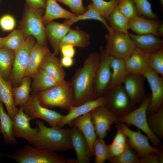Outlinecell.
<instances>
[{
    "instance_id": "8",
    "label": "cell",
    "mask_w": 163,
    "mask_h": 163,
    "mask_svg": "<svg viewBox=\"0 0 163 163\" xmlns=\"http://www.w3.org/2000/svg\"><path fill=\"white\" fill-rule=\"evenodd\" d=\"M108 32L105 36L107 41L105 51L113 57L126 59L136 47L133 42L128 34L117 32L113 29Z\"/></svg>"
},
{
    "instance_id": "57",
    "label": "cell",
    "mask_w": 163,
    "mask_h": 163,
    "mask_svg": "<svg viewBox=\"0 0 163 163\" xmlns=\"http://www.w3.org/2000/svg\"><path fill=\"white\" fill-rule=\"evenodd\" d=\"M2 0H0V3L1 2Z\"/></svg>"
},
{
    "instance_id": "51",
    "label": "cell",
    "mask_w": 163,
    "mask_h": 163,
    "mask_svg": "<svg viewBox=\"0 0 163 163\" xmlns=\"http://www.w3.org/2000/svg\"><path fill=\"white\" fill-rule=\"evenodd\" d=\"M60 64L63 68H69L74 64V60L73 58L62 56L59 60Z\"/></svg>"
},
{
    "instance_id": "52",
    "label": "cell",
    "mask_w": 163,
    "mask_h": 163,
    "mask_svg": "<svg viewBox=\"0 0 163 163\" xmlns=\"http://www.w3.org/2000/svg\"><path fill=\"white\" fill-rule=\"evenodd\" d=\"M160 163H163V152L162 150L157 153Z\"/></svg>"
},
{
    "instance_id": "34",
    "label": "cell",
    "mask_w": 163,
    "mask_h": 163,
    "mask_svg": "<svg viewBox=\"0 0 163 163\" xmlns=\"http://www.w3.org/2000/svg\"><path fill=\"white\" fill-rule=\"evenodd\" d=\"M88 19L97 20L105 26L108 32L113 29L107 24L105 19L102 18L94 7L92 3L88 6L86 11L81 14L76 15L70 19H66L63 23L69 26L78 21Z\"/></svg>"
},
{
    "instance_id": "18",
    "label": "cell",
    "mask_w": 163,
    "mask_h": 163,
    "mask_svg": "<svg viewBox=\"0 0 163 163\" xmlns=\"http://www.w3.org/2000/svg\"><path fill=\"white\" fill-rule=\"evenodd\" d=\"M106 102L104 96L86 102L79 105L72 106L68 113L63 116L58 123L57 126L62 128L67 124L69 125L74 119L83 115L95 108L105 105Z\"/></svg>"
},
{
    "instance_id": "3",
    "label": "cell",
    "mask_w": 163,
    "mask_h": 163,
    "mask_svg": "<svg viewBox=\"0 0 163 163\" xmlns=\"http://www.w3.org/2000/svg\"><path fill=\"white\" fill-rule=\"evenodd\" d=\"M35 94L41 105L47 108L59 107L69 111L73 106V92L69 81L65 80Z\"/></svg>"
},
{
    "instance_id": "20",
    "label": "cell",
    "mask_w": 163,
    "mask_h": 163,
    "mask_svg": "<svg viewBox=\"0 0 163 163\" xmlns=\"http://www.w3.org/2000/svg\"><path fill=\"white\" fill-rule=\"evenodd\" d=\"M128 35L135 46L148 54L163 49V40L152 34L137 35L128 33Z\"/></svg>"
},
{
    "instance_id": "39",
    "label": "cell",
    "mask_w": 163,
    "mask_h": 163,
    "mask_svg": "<svg viewBox=\"0 0 163 163\" xmlns=\"http://www.w3.org/2000/svg\"><path fill=\"white\" fill-rule=\"evenodd\" d=\"M119 0H91L95 10L103 18L107 19L117 8ZM106 20V19H105Z\"/></svg>"
},
{
    "instance_id": "29",
    "label": "cell",
    "mask_w": 163,
    "mask_h": 163,
    "mask_svg": "<svg viewBox=\"0 0 163 163\" xmlns=\"http://www.w3.org/2000/svg\"><path fill=\"white\" fill-rule=\"evenodd\" d=\"M31 79L25 76L20 84L12 87L14 104L16 107L23 106L28 101L31 91Z\"/></svg>"
},
{
    "instance_id": "55",
    "label": "cell",
    "mask_w": 163,
    "mask_h": 163,
    "mask_svg": "<svg viewBox=\"0 0 163 163\" xmlns=\"http://www.w3.org/2000/svg\"><path fill=\"white\" fill-rule=\"evenodd\" d=\"M160 3L162 6H163V0H160Z\"/></svg>"
},
{
    "instance_id": "35",
    "label": "cell",
    "mask_w": 163,
    "mask_h": 163,
    "mask_svg": "<svg viewBox=\"0 0 163 163\" xmlns=\"http://www.w3.org/2000/svg\"><path fill=\"white\" fill-rule=\"evenodd\" d=\"M107 19L109 22V25L114 31L128 34L129 19L119 11L117 7Z\"/></svg>"
},
{
    "instance_id": "28",
    "label": "cell",
    "mask_w": 163,
    "mask_h": 163,
    "mask_svg": "<svg viewBox=\"0 0 163 163\" xmlns=\"http://www.w3.org/2000/svg\"><path fill=\"white\" fill-rule=\"evenodd\" d=\"M110 67L111 78L108 90L123 85L129 74L126 69L124 59L112 56Z\"/></svg>"
},
{
    "instance_id": "15",
    "label": "cell",
    "mask_w": 163,
    "mask_h": 163,
    "mask_svg": "<svg viewBox=\"0 0 163 163\" xmlns=\"http://www.w3.org/2000/svg\"><path fill=\"white\" fill-rule=\"evenodd\" d=\"M31 120L25 113L22 106L19 108L13 120V131L15 137L24 139L32 144L34 142L38 128L31 127L30 122Z\"/></svg>"
},
{
    "instance_id": "43",
    "label": "cell",
    "mask_w": 163,
    "mask_h": 163,
    "mask_svg": "<svg viewBox=\"0 0 163 163\" xmlns=\"http://www.w3.org/2000/svg\"><path fill=\"white\" fill-rule=\"evenodd\" d=\"M152 69L158 75L163 77V49L149 54Z\"/></svg>"
},
{
    "instance_id": "56",
    "label": "cell",
    "mask_w": 163,
    "mask_h": 163,
    "mask_svg": "<svg viewBox=\"0 0 163 163\" xmlns=\"http://www.w3.org/2000/svg\"><path fill=\"white\" fill-rule=\"evenodd\" d=\"M2 155V154L0 152V158H1Z\"/></svg>"
},
{
    "instance_id": "9",
    "label": "cell",
    "mask_w": 163,
    "mask_h": 163,
    "mask_svg": "<svg viewBox=\"0 0 163 163\" xmlns=\"http://www.w3.org/2000/svg\"><path fill=\"white\" fill-rule=\"evenodd\" d=\"M35 43L34 37H28L26 38L23 46L15 53L13 64L8 80L12 87L19 85L25 76L30 52Z\"/></svg>"
},
{
    "instance_id": "49",
    "label": "cell",
    "mask_w": 163,
    "mask_h": 163,
    "mask_svg": "<svg viewBox=\"0 0 163 163\" xmlns=\"http://www.w3.org/2000/svg\"><path fill=\"white\" fill-rule=\"evenodd\" d=\"M60 52L62 56L73 58L75 54V50L73 46L66 44L61 46L59 48Z\"/></svg>"
},
{
    "instance_id": "25",
    "label": "cell",
    "mask_w": 163,
    "mask_h": 163,
    "mask_svg": "<svg viewBox=\"0 0 163 163\" xmlns=\"http://www.w3.org/2000/svg\"><path fill=\"white\" fill-rule=\"evenodd\" d=\"M40 68L58 82L65 80L66 72L64 68L56 55L50 52L44 58Z\"/></svg>"
},
{
    "instance_id": "54",
    "label": "cell",
    "mask_w": 163,
    "mask_h": 163,
    "mask_svg": "<svg viewBox=\"0 0 163 163\" xmlns=\"http://www.w3.org/2000/svg\"><path fill=\"white\" fill-rule=\"evenodd\" d=\"M2 37H0V49L2 48Z\"/></svg>"
},
{
    "instance_id": "31",
    "label": "cell",
    "mask_w": 163,
    "mask_h": 163,
    "mask_svg": "<svg viewBox=\"0 0 163 163\" xmlns=\"http://www.w3.org/2000/svg\"><path fill=\"white\" fill-rule=\"evenodd\" d=\"M31 78V91L34 94L45 90L59 83L40 68Z\"/></svg>"
},
{
    "instance_id": "48",
    "label": "cell",
    "mask_w": 163,
    "mask_h": 163,
    "mask_svg": "<svg viewBox=\"0 0 163 163\" xmlns=\"http://www.w3.org/2000/svg\"><path fill=\"white\" fill-rule=\"evenodd\" d=\"M139 157L140 163H160L156 153H149L139 156Z\"/></svg>"
},
{
    "instance_id": "2",
    "label": "cell",
    "mask_w": 163,
    "mask_h": 163,
    "mask_svg": "<svg viewBox=\"0 0 163 163\" xmlns=\"http://www.w3.org/2000/svg\"><path fill=\"white\" fill-rule=\"evenodd\" d=\"M38 131L34 142V147L42 150L55 152H64L73 149L70 129L57 126L49 127L43 121H36Z\"/></svg>"
},
{
    "instance_id": "27",
    "label": "cell",
    "mask_w": 163,
    "mask_h": 163,
    "mask_svg": "<svg viewBox=\"0 0 163 163\" xmlns=\"http://www.w3.org/2000/svg\"><path fill=\"white\" fill-rule=\"evenodd\" d=\"M12 85L9 80L4 79L0 75V101L5 104L8 114L13 120L19 109L14 104Z\"/></svg>"
},
{
    "instance_id": "26",
    "label": "cell",
    "mask_w": 163,
    "mask_h": 163,
    "mask_svg": "<svg viewBox=\"0 0 163 163\" xmlns=\"http://www.w3.org/2000/svg\"><path fill=\"white\" fill-rule=\"evenodd\" d=\"M46 10L42 17L43 22L44 25L58 18L70 19L76 15L64 9L57 2L56 0H46Z\"/></svg>"
},
{
    "instance_id": "14",
    "label": "cell",
    "mask_w": 163,
    "mask_h": 163,
    "mask_svg": "<svg viewBox=\"0 0 163 163\" xmlns=\"http://www.w3.org/2000/svg\"><path fill=\"white\" fill-rule=\"evenodd\" d=\"M120 123L128 139L127 142L129 147L133 149L139 156L151 152L157 153L161 150L150 145L148 137L142 134L139 129L137 131H133L128 128L125 123Z\"/></svg>"
},
{
    "instance_id": "45",
    "label": "cell",
    "mask_w": 163,
    "mask_h": 163,
    "mask_svg": "<svg viewBox=\"0 0 163 163\" xmlns=\"http://www.w3.org/2000/svg\"><path fill=\"white\" fill-rule=\"evenodd\" d=\"M16 24L15 18L10 14H5L0 18V28L4 31L13 30L15 27Z\"/></svg>"
},
{
    "instance_id": "6",
    "label": "cell",
    "mask_w": 163,
    "mask_h": 163,
    "mask_svg": "<svg viewBox=\"0 0 163 163\" xmlns=\"http://www.w3.org/2000/svg\"><path fill=\"white\" fill-rule=\"evenodd\" d=\"M44 9L36 10L26 7L21 23V30L26 38L29 36L35 38L37 42L47 45L45 27L43 20Z\"/></svg>"
},
{
    "instance_id": "42",
    "label": "cell",
    "mask_w": 163,
    "mask_h": 163,
    "mask_svg": "<svg viewBox=\"0 0 163 163\" xmlns=\"http://www.w3.org/2000/svg\"><path fill=\"white\" fill-rule=\"evenodd\" d=\"M117 7L129 20L139 15L132 0H119Z\"/></svg>"
},
{
    "instance_id": "40",
    "label": "cell",
    "mask_w": 163,
    "mask_h": 163,
    "mask_svg": "<svg viewBox=\"0 0 163 163\" xmlns=\"http://www.w3.org/2000/svg\"><path fill=\"white\" fill-rule=\"evenodd\" d=\"M109 161L111 163H140L138 155L130 147L120 155L113 157Z\"/></svg>"
},
{
    "instance_id": "12",
    "label": "cell",
    "mask_w": 163,
    "mask_h": 163,
    "mask_svg": "<svg viewBox=\"0 0 163 163\" xmlns=\"http://www.w3.org/2000/svg\"><path fill=\"white\" fill-rule=\"evenodd\" d=\"M91 118L98 138L104 139L114 123H119L118 118L105 105L97 107L90 112Z\"/></svg>"
},
{
    "instance_id": "17",
    "label": "cell",
    "mask_w": 163,
    "mask_h": 163,
    "mask_svg": "<svg viewBox=\"0 0 163 163\" xmlns=\"http://www.w3.org/2000/svg\"><path fill=\"white\" fill-rule=\"evenodd\" d=\"M70 136L72 145L76 155V163H89L91 158L86 140L80 130L71 123Z\"/></svg>"
},
{
    "instance_id": "30",
    "label": "cell",
    "mask_w": 163,
    "mask_h": 163,
    "mask_svg": "<svg viewBox=\"0 0 163 163\" xmlns=\"http://www.w3.org/2000/svg\"><path fill=\"white\" fill-rule=\"evenodd\" d=\"M0 132L3 135L4 142L8 145H14L17 143L13 131V121L3 108L0 101Z\"/></svg>"
},
{
    "instance_id": "11",
    "label": "cell",
    "mask_w": 163,
    "mask_h": 163,
    "mask_svg": "<svg viewBox=\"0 0 163 163\" xmlns=\"http://www.w3.org/2000/svg\"><path fill=\"white\" fill-rule=\"evenodd\" d=\"M22 107L25 113L31 120L37 118L43 120L50 127L57 126L63 116L55 110L42 105L36 94L33 93L27 102Z\"/></svg>"
},
{
    "instance_id": "16",
    "label": "cell",
    "mask_w": 163,
    "mask_h": 163,
    "mask_svg": "<svg viewBox=\"0 0 163 163\" xmlns=\"http://www.w3.org/2000/svg\"><path fill=\"white\" fill-rule=\"evenodd\" d=\"M145 79L143 75L129 73L123 84L132 101L139 105L142 103L146 95L144 88Z\"/></svg>"
},
{
    "instance_id": "47",
    "label": "cell",
    "mask_w": 163,
    "mask_h": 163,
    "mask_svg": "<svg viewBox=\"0 0 163 163\" xmlns=\"http://www.w3.org/2000/svg\"><path fill=\"white\" fill-rule=\"evenodd\" d=\"M116 127L117 129V132L112 142L121 144L127 143V138L123 132L120 123L117 124Z\"/></svg>"
},
{
    "instance_id": "21",
    "label": "cell",
    "mask_w": 163,
    "mask_h": 163,
    "mask_svg": "<svg viewBox=\"0 0 163 163\" xmlns=\"http://www.w3.org/2000/svg\"><path fill=\"white\" fill-rule=\"evenodd\" d=\"M71 29L70 27L62 23L52 21L46 25V34L54 50L53 53L58 54L59 50L60 43L66 35Z\"/></svg>"
},
{
    "instance_id": "13",
    "label": "cell",
    "mask_w": 163,
    "mask_h": 163,
    "mask_svg": "<svg viewBox=\"0 0 163 163\" xmlns=\"http://www.w3.org/2000/svg\"><path fill=\"white\" fill-rule=\"evenodd\" d=\"M150 87L151 94L150 103L147 111L149 115L156 112L163 104V77L159 76L152 69L144 75Z\"/></svg>"
},
{
    "instance_id": "24",
    "label": "cell",
    "mask_w": 163,
    "mask_h": 163,
    "mask_svg": "<svg viewBox=\"0 0 163 163\" xmlns=\"http://www.w3.org/2000/svg\"><path fill=\"white\" fill-rule=\"evenodd\" d=\"M50 52L47 45L35 43L30 52L25 76L31 78L40 68L43 59Z\"/></svg>"
},
{
    "instance_id": "46",
    "label": "cell",
    "mask_w": 163,
    "mask_h": 163,
    "mask_svg": "<svg viewBox=\"0 0 163 163\" xmlns=\"http://www.w3.org/2000/svg\"><path fill=\"white\" fill-rule=\"evenodd\" d=\"M109 146L112 158L120 155L127 149L130 147L128 142L123 144L112 142L111 144L109 145Z\"/></svg>"
},
{
    "instance_id": "37",
    "label": "cell",
    "mask_w": 163,
    "mask_h": 163,
    "mask_svg": "<svg viewBox=\"0 0 163 163\" xmlns=\"http://www.w3.org/2000/svg\"><path fill=\"white\" fill-rule=\"evenodd\" d=\"M149 126L158 138H163V106L154 113L147 116Z\"/></svg>"
},
{
    "instance_id": "10",
    "label": "cell",
    "mask_w": 163,
    "mask_h": 163,
    "mask_svg": "<svg viewBox=\"0 0 163 163\" xmlns=\"http://www.w3.org/2000/svg\"><path fill=\"white\" fill-rule=\"evenodd\" d=\"M100 58L94 80V100L104 96L107 91L111 80L110 62L112 56L106 53L104 48H100Z\"/></svg>"
},
{
    "instance_id": "44",
    "label": "cell",
    "mask_w": 163,
    "mask_h": 163,
    "mask_svg": "<svg viewBox=\"0 0 163 163\" xmlns=\"http://www.w3.org/2000/svg\"><path fill=\"white\" fill-rule=\"evenodd\" d=\"M68 6L76 15L84 13L86 10L84 6L82 0H56Z\"/></svg>"
},
{
    "instance_id": "1",
    "label": "cell",
    "mask_w": 163,
    "mask_h": 163,
    "mask_svg": "<svg viewBox=\"0 0 163 163\" xmlns=\"http://www.w3.org/2000/svg\"><path fill=\"white\" fill-rule=\"evenodd\" d=\"M100 58V53H90L82 66L76 70L72 77L70 82L73 94V106L94 100L95 78Z\"/></svg>"
},
{
    "instance_id": "58",
    "label": "cell",
    "mask_w": 163,
    "mask_h": 163,
    "mask_svg": "<svg viewBox=\"0 0 163 163\" xmlns=\"http://www.w3.org/2000/svg\"></svg>"
},
{
    "instance_id": "4",
    "label": "cell",
    "mask_w": 163,
    "mask_h": 163,
    "mask_svg": "<svg viewBox=\"0 0 163 163\" xmlns=\"http://www.w3.org/2000/svg\"><path fill=\"white\" fill-rule=\"evenodd\" d=\"M19 163H76V159H66L55 152L39 149L26 145L7 155Z\"/></svg>"
},
{
    "instance_id": "5",
    "label": "cell",
    "mask_w": 163,
    "mask_h": 163,
    "mask_svg": "<svg viewBox=\"0 0 163 163\" xmlns=\"http://www.w3.org/2000/svg\"><path fill=\"white\" fill-rule=\"evenodd\" d=\"M151 99V94L146 95L138 108H136L128 113L118 118V120L120 123L134 126L142 130L148 137L154 147L158 148L161 146V142L152 131L147 120V111Z\"/></svg>"
},
{
    "instance_id": "33",
    "label": "cell",
    "mask_w": 163,
    "mask_h": 163,
    "mask_svg": "<svg viewBox=\"0 0 163 163\" xmlns=\"http://www.w3.org/2000/svg\"><path fill=\"white\" fill-rule=\"evenodd\" d=\"M15 52L2 47L0 49V75L8 81L13 67Z\"/></svg>"
},
{
    "instance_id": "19",
    "label": "cell",
    "mask_w": 163,
    "mask_h": 163,
    "mask_svg": "<svg viewBox=\"0 0 163 163\" xmlns=\"http://www.w3.org/2000/svg\"><path fill=\"white\" fill-rule=\"evenodd\" d=\"M125 65L129 73L143 75L152 69L149 54L136 47L130 56L124 60Z\"/></svg>"
},
{
    "instance_id": "7",
    "label": "cell",
    "mask_w": 163,
    "mask_h": 163,
    "mask_svg": "<svg viewBox=\"0 0 163 163\" xmlns=\"http://www.w3.org/2000/svg\"><path fill=\"white\" fill-rule=\"evenodd\" d=\"M104 96L105 106L118 118L136 108V104L129 97L123 85L108 90Z\"/></svg>"
},
{
    "instance_id": "22",
    "label": "cell",
    "mask_w": 163,
    "mask_h": 163,
    "mask_svg": "<svg viewBox=\"0 0 163 163\" xmlns=\"http://www.w3.org/2000/svg\"><path fill=\"white\" fill-rule=\"evenodd\" d=\"M161 23L155 20L151 19L138 15L129 19V29L137 35L152 34L159 37L158 28Z\"/></svg>"
},
{
    "instance_id": "53",
    "label": "cell",
    "mask_w": 163,
    "mask_h": 163,
    "mask_svg": "<svg viewBox=\"0 0 163 163\" xmlns=\"http://www.w3.org/2000/svg\"><path fill=\"white\" fill-rule=\"evenodd\" d=\"M158 32L160 36H163V24L161 23L158 28Z\"/></svg>"
},
{
    "instance_id": "36",
    "label": "cell",
    "mask_w": 163,
    "mask_h": 163,
    "mask_svg": "<svg viewBox=\"0 0 163 163\" xmlns=\"http://www.w3.org/2000/svg\"><path fill=\"white\" fill-rule=\"evenodd\" d=\"M2 39V47L15 53L23 46L26 39L21 29L15 30Z\"/></svg>"
},
{
    "instance_id": "32",
    "label": "cell",
    "mask_w": 163,
    "mask_h": 163,
    "mask_svg": "<svg viewBox=\"0 0 163 163\" xmlns=\"http://www.w3.org/2000/svg\"><path fill=\"white\" fill-rule=\"evenodd\" d=\"M90 38L86 32L78 28L71 29L62 40L59 48L63 45L69 44L74 47L85 48L89 45Z\"/></svg>"
},
{
    "instance_id": "41",
    "label": "cell",
    "mask_w": 163,
    "mask_h": 163,
    "mask_svg": "<svg viewBox=\"0 0 163 163\" xmlns=\"http://www.w3.org/2000/svg\"><path fill=\"white\" fill-rule=\"evenodd\" d=\"M139 15H143L149 19L156 20L157 17L152 11V4L148 0H132Z\"/></svg>"
},
{
    "instance_id": "38",
    "label": "cell",
    "mask_w": 163,
    "mask_h": 163,
    "mask_svg": "<svg viewBox=\"0 0 163 163\" xmlns=\"http://www.w3.org/2000/svg\"><path fill=\"white\" fill-rule=\"evenodd\" d=\"M93 149L95 163H104L106 160L112 158L109 145H107L103 139L97 138L94 141Z\"/></svg>"
},
{
    "instance_id": "50",
    "label": "cell",
    "mask_w": 163,
    "mask_h": 163,
    "mask_svg": "<svg viewBox=\"0 0 163 163\" xmlns=\"http://www.w3.org/2000/svg\"><path fill=\"white\" fill-rule=\"evenodd\" d=\"M27 6L36 10L44 9L46 6L45 0H25Z\"/></svg>"
},
{
    "instance_id": "23",
    "label": "cell",
    "mask_w": 163,
    "mask_h": 163,
    "mask_svg": "<svg viewBox=\"0 0 163 163\" xmlns=\"http://www.w3.org/2000/svg\"><path fill=\"white\" fill-rule=\"evenodd\" d=\"M71 123L77 127L82 133L87 141L90 154L93 156V145L97 136L91 121L90 112L74 119Z\"/></svg>"
}]
</instances>
